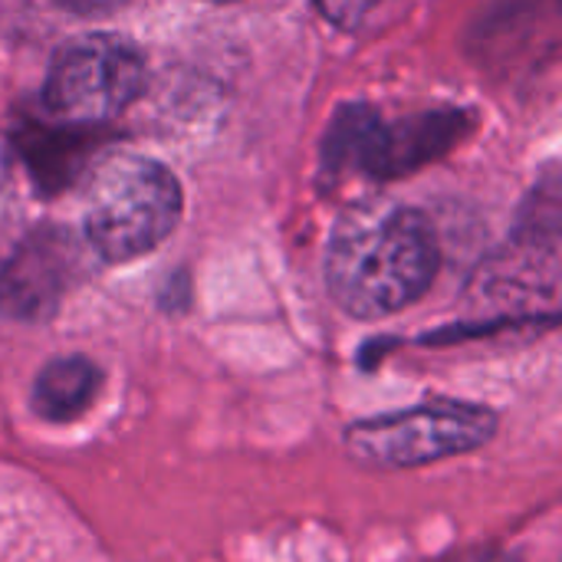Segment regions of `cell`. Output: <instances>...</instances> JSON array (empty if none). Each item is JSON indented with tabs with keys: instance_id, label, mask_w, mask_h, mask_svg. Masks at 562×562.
<instances>
[{
	"instance_id": "6da1fadb",
	"label": "cell",
	"mask_w": 562,
	"mask_h": 562,
	"mask_svg": "<svg viewBox=\"0 0 562 562\" xmlns=\"http://www.w3.org/2000/svg\"><path fill=\"white\" fill-rule=\"evenodd\" d=\"M431 221L395 201H362L333 227L323 277L339 310L356 319L392 316L418 303L438 277Z\"/></svg>"
},
{
	"instance_id": "7a4b0ae2",
	"label": "cell",
	"mask_w": 562,
	"mask_h": 562,
	"mask_svg": "<svg viewBox=\"0 0 562 562\" xmlns=\"http://www.w3.org/2000/svg\"><path fill=\"white\" fill-rule=\"evenodd\" d=\"M184 214L178 178L145 155H109L86 191L82 234L105 263H128L161 247Z\"/></svg>"
},
{
	"instance_id": "3957f363",
	"label": "cell",
	"mask_w": 562,
	"mask_h": 562,
	"mask_svg": "<svg viewBox=\"0 0 562 562\" xmlns=\"http://www.w3.org/2000/svg\"><path fill=\"white\" fill-rule=\"evenodd\" d=\"M501 418L487 405L428 402L346 428V451L369 468L405 471L471 454L494 441Z\"/></svg>"
},
{
	"instance_id": "277c9868",
	"label": "cell",
	"mask_w": 562,
	"mask_h": 562,
	"mask_svg": "<svg viewBox=\"0 0 562 562\" xmlns=\"http://www.w3.org/2000/svg\"><path fill=\"white\" fill-rule=\"evenodd\" d=\"M145 89L142 53L112 33L63 46L43 82V109L63 125H102L119 119Z\"/></svg>"
},
{
	"instance_id": "5b68a950",
	"label": "cell",
	"mask_w": 562,
	"mask_h": 562,
	"mask_svg": "<svg viewBox=\"0 0 562 562\" xmlns=\"http://www.w3.org/2000/svg\"><path fill=\"white\" fill-rule=\"evenodd\" d=\"M79 273V250L69 231L40 227L23 237L0 267V316L46 323Z\"/></svg>"
},
{
	"instance_id": "8992f818",
	"label": "cell",
	"mask_w": 562,
	"mask_h": 562,
	"mask_svg": "<svg viewBox=\"0 0 562 562\" xmlns=\"http://www.w3.org/2000/svg\"><path fill=\"white\" fill-rule=\"evenodd\" d=\"M99 385H102V372L92 359L59 356V359H49L36 372L30 405L43 422L63 425V422L79 418L95 402Z\"/></svg>"
},
{
	"instance_id": "52a82bcc",
	"label": "cell",
	"mask_w": 562,
	"mask_h": 562,
	"mask_svg": "<svg viewBox=\"0 0 562 562\" xmlns=\"http://www.w3.org/2000/svg\"><path fill=\"white\" fill-rule=\"evenodd\" d=\"M316 7L333 26L356 30L369 16V10L375 7V0H316Z\"/></svg>"
},
{
	"instance_id": "ba28073f",
	"label": "cell",
	"mask_w": 562,
	"mask_h": 562,
	"mask_svg": "<svg viewBox=\"0 0 562 562\" xmlns=\"http://www.w3.org/2000/svg\"><path fill=\"white\" fill-rule=\"evenodd\" d=\"M53 3L66 13H76V16H102V13L125 7L128 0H53Z\"/></svg>"
},
{
	"instance_id": "9c48e42d",
	"label": "cell",
	"mask_w": 562,
	"mask_h": 562,
	"mask_svg": "<svg viewBox=\"0 0 562 562\" xmlns=\"http://www.w3.org/2000/svg\"><path fill=\"white\" fill-rule=\"evenodd\" d=\"M211 3H237V0H211Z\"/></svg>"
}]
</instances>
